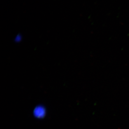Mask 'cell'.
<instances>
[{"mask_svg": "<svg viewBox=\"0 0 129 129\" xmlns=\"http://www.w3.org/2000/svg\"><path fill=\"white\" fill-rule=\"evenodd\" d=\"M34 113L36 117L40 118L45 115V110L42 107H38L34 110Z\"/></svg>", "mask_w": 129, "mask_h": 129, "instance_id": "obj_1", "label": "cell"}, {"mask_svg": "<svg viewBox=\"0 0 129 129\" xmlns=\"http://www.w3.org/2000/svg\"><path fill=\"white\" fill-rule=\"evenodd\" d=\"M21 40V36L18 35L16 37V38L15 39V41L17 42H20Z\"/></svg>", "mask_w": 129, "mask_h": 129, "instance_id": "obj_2", "label": "cell"}]
</instances>
